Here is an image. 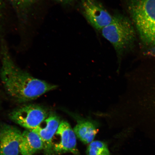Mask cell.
<instances>
[{"label":"cell","instance_id":"1","mask_svg":"<svg viewBox=\"0 0 155 155\" xmlns=\"http://www.w3.org/2000/svg\"><path fill=\"white\" fill-rule=\"evenodd\" d=\"M1 78L6 91L19 102L30 101L57 87L21 70L13 61L6 46L2 49Z\"/></svg>","mask_w":155,"mask_h":155},{"label":"cell","instance_id":"2","mask_svg":"<svg viewBox=\"0 0 155 155\" xmlns=\"http://www.w3.org/2000/svg\"><path fill=\"white\" fill-rule=\"evenodd\" d=\"M136 117L155 127V63L141 65L137 73Z\"/></svg>","mask_w":155,"mask_h":155},{"label":"cell","instance_id":"3","mask_svg":"<svg viewBox=\"0 0 155 155\" xmlns=\"http://www.w3.org/2000/svg\"><path fill=\"white\" fill-rule=\"evenodd\" d=\"M127 3L144 54L155 58V0H127Z\"/></svg>","mask_w":155,"mask_h":155},{"label":"cell","instance_id":"4","mask_svg":"<svg viewBox=\"0 0 155 155\" xmlns=\"http://www.w3.org/2000/svg\"><path fill=\"white\" fill-rule=\"evenodd\" d=\"M101 31L103 36L113 46L118 57L133 47L135 38V28L131 21L124 15L115 13L112 22Z\"/></svg>","mask_w":155,"mask_h":155},{"label":"cell","instance_id":"5","mask_svg":"<svg viewBox=\"0 0 155 155\" xmlns=\"http://www.w3.org/2000/svg\"><path fill=\"white\" fill-rule=\"evenodd\" d=\"M48 115L42 107L29 104L14 110L10 114V118L21 127L32 130L41 125Z\"/></svg>","mask_w":155,"mask_h":155},{"label":"cell","instance_id":"6","mask_svg":"<svg viewBox=\"0 0 155 155\" xmlns=\"http://www.w3.org/2000/svg\"><path fill=\"white\" fill-rule=\"evenodd\" d=\"M82 14L91 26L98 31L111 23L114 18L99 0H81Z\"/></svg>","mask_w":155,"mask_h":155},{"label":"cell","instance_id":"7","mask_svg":"<svg viewBox=\"0 0 155 155\" xmlns=\"http://www.w3.org/2000/svg\"><path fill=\"white\" fill-rule=\"evenodd\" d=\"M53 148L54 153L58 154L71 153L78 155L76 136L67 121H62L54 137Z\"/></svg>","mask_w":155,"mask_h":155},{"label":"cell","instance_id":"8","mask_svg":"<svg viewBox=\"0 0 155 155\" xmlns=\"http://www.w3.org/2000/svg\"><path fill=\"white\" fill-rule=\"evenodd\" d=\"M22 134L20 130L13 126H0V155H18Z\"/></svg>","mask_w":155,"mask_h":155},{"label":"cell","instance_id":"9","mask_svg":"<svg viewBox=\"0 0 155 155\" xmlns=\"http://www.w3.org/2000/svg\"><path fill=\"white\" fill-rule=\"evenodd\" d=\"M61 123L59 116L51 113L41 125L32 130L41 139L44 144V150L47 155L53 154L52 141Z\"/></svg>","mask_w":155,"mask_h":155},{"label":"cell","instance_id":"10","mask_svg":"<svg viewBox=\"0 0 155 155\" xmlns=\"http://www.w3.org/2000/svg\"><path fill=\"white\" fill-rule=\"evenodd\" d=\"M71 115L77 122L74 131L78 138L85 144L94 141L98 132L95 122L81 117L76 114L72 113Z\"/></svg>","mask_w":155,"mask_h":155},{"label":"cell","instance_id":"11","mask_svg":"<svg viewBox=\"0 0 155 155\" xmlns=\"http://www.w3.org/2000/svg\"><path fill=\"white\" fill-rule=\"evenodd\" d=\"M44 148L43 143L37 134L28 130L22 133L19 145L21 154L33 155Z\"/></svg>","mask_w":155,"mask_h":155},{"label":"cell","instance_id":"12","mask_svg":"<svg viewBox=\"0 0 155 155\" xmlns=\"http://www.w3.org/2000/svg\"><path fill=\"white\" fill-rule=\"evenodd\" d=\"M86 153L87 155H111L107 145L98 140L93 141L89 144Z\"/></svg>","mask_w":155,"mask_h":155},{"label":"cell","instance_id":"13","mask_svg":"<svg viewBox=\"0 0 155 155\" xmlns=\"http://www.w3.org/2000/svg\"><path fill=\"white\" fill-rule=\"evenodd\" d=\"M55 1L60 3L67 4L72 2L74 0H55Z\"/></svg>","mask_w":155,"mask_h":155},{"label":"cell","instance_id":"14","mask_svg":"<svg viewBox=\"0 0 155 155\" xmlns=\"http://www.w3.org/2000/svg\"><path fill=\"white\" fill-rule=\"evenodd\" d=\"M21 3L24 4L31 3L34 1L35 0H15Z\"/></svg>","mask_w":155,"mask_h":155},{"label":"cell","instance_id":"15","mask_svg":"<svg viewBox=\"0 0 155 155\" xmlns=\"http://www.w3.org/2000/svg\"><path fill=\"white\" fill-rule=\"evenodd\" d=\"M1 0H0V13H1Z\"/></svg>","mask_w":155,"mask_h":155}]
</instances>
